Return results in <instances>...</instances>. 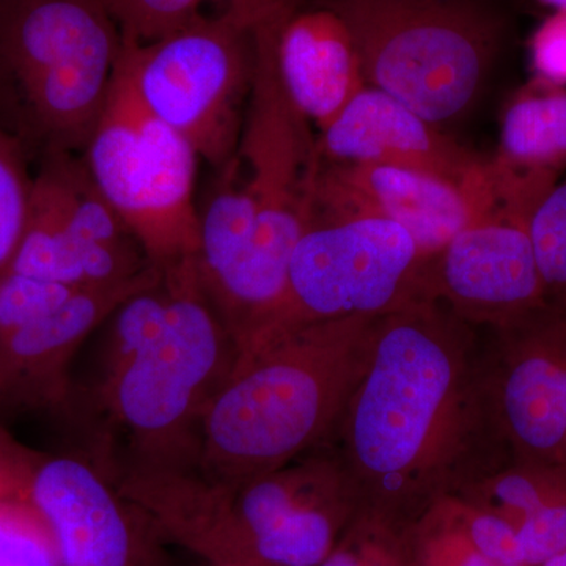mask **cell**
<instances>
[{
	"label": "cell",
	"mask_w": 566,
	"mask_h": 566,
	"mask_svg": "<svg viewBox=\"0 0 566 566\" xmlns=\"http://www.w3.org/2000/svg\"><path fill=\"white\" fill-rule=\"evenodd\" d=\"M479 329L436 300L375 319L370 359L331 444L363 512L394 531L512 461L488 403Z\"/></svg>",
	"instance_id": "6da1fadb"
},
{
	"label": "cell",
	"mask_w": 566,
	"mask_h": 566,
	"mask_svg": "<svg viewBox=\"0 0 566 566\" xmlns=\"http://www.w3.org/2000/svg\"><path fill=\"white\" fill-rule=\"evenodd\" d=\"M376 318L303 324L245 344L200 419L193 468L237 485L331 444L370 359Z\"/></svg>",
	"instance_id": "7a4b0ae2"
},
{
	"label": "cell",
	"mask_w": 566,
	"mask_h": 566,
	"mask_svg": "<svg viewBox=\"0 0 566 566\" xmlns=\"http://www.w3.org/2000/svg\"><path fill=\"white\" fill-rule=\"evenodd\" d=\"M285 17L255 28V73L243 132L237 151L219 169L243 192L255 223L243 266L216 305L238 348L277 307L294 248L314 221L318 144L275 65V31Z\"/></svg>",
	"instance_id": "3957f363"
},
{
	"label": "cell",
	"mask_w": 566,
	"mask_h": 566,
	"mask_svg": "<svg viewBox=\"0 0 566 566\" xmlns=\"http://www.w3.org/2000/svg\"><path fill=\"white\" fill-rule=\"evenodd\" d=\"M123 39L104 0H3L0 125L44 153L82 155Z\"/></svg>",
	"instance_id": "277c9868"
},
{
	"label": "cell",
	"mask_w": 566,
	"mask_h": 566,
	"mask_svg": "<svg viewBox=\"0 0 566 566\" xmlns=\"http://www.w3.org/2000/svg\"><path fill=\"white\" fill-rule=\"evenodd\" d=\"M363 512L333 444L237 485L189 471L175 488V526L226 566H316Z\"/></svg>",
	"instance_id": "5b68a950"
},
{
	"label": "cell",
	"mask_w": 566,
	"mask_h": 566,
	"mask_svg": "<svg viewBox=\"0 0 566 566\" xmlns=\"http://www.w3.org/2000/svg\"><path fill=\"white\" fill-rule=\"evenodd\" d=\"M159 271L170 290L166 323L96 390L112 428L128 439L125 465L193 464L200 419L240 354L196 256Z\"/></svg>",
	"instance_id": "8992f818"
},
{
	"label": "cell",
	"mask_w": 566,
	"mask_h": 566,
	"mask_svg": "<svg viewBox=\"0 0 566 566\" xmlns=\"http://www.w3.org/2000/svg\"><path fill=\"white\" fill-rule=\"evenodd\" d=\"M359 52L368 87L444 129L475 106L504 41L479 0H329Z\"/></svg>",
	"instance_id": "52a82bcc"
},
{
	"label": "cell",
	"mask_w": 566,
	"mask_h": 566,
	"mask_svg": "<svg viewBox=\"0 0 566 566\" xmlns=\"http://www.w3.org/2000/svg\"><path fill=\"white\" fill-rule=\"evenodd\" d=\"M81 156L153 266L164 270L196 256L199 156L148 109L123 48L102 117Z\"/></svg>",
	"instance_id": "ba28073f"
},
{
	"label": "cell",
	"mask_w": 566,
	"mask_h": 566,
	"mask_svg": "<svg viewBox=\"0 0 566 566\" xmlns=\"http://www.w3.org/2000/svg\"><path fill=\"white\" fill-rule=\"evenodd\" d=\"M255 28L238 11L200 14L147 44L123 41L148 109L221 169L240 144L255 73Z\"/></svg>",
	"instance_id": "9c48e42d"
},
{
	"label": "cell",
	"mask_w": 566,
	"mask_h": 566,
	"mask_svg": "<svg viewBox=\"0 0 566 566\" xmlns=\"http://www.w3.org/2000/svg\"><path fill=\"white\" fill-rule=\"evenodd\" d=\"M423 262L411 234L397 223L314 221L294 248L282 300L245 344L303 324L381 316L423 300Z\"/></svg>",
	"instance_id": "30bf717a"
},
{
	"label": "cell",
	"mask_w": 566,
	"mask_h": 566,
	"mask_svg": "<svg viewBox=\"0 0 566 566\" xmlns=\"http://www.w3.org/2000/svg\"><path fill=\"white\" fill-rule=\"evenodd\" d=\"M483 342L488 403L510 458L566 468V314L545 304Z\"/></svg>",
	"instance_id": "8fae6325"
},
{
	"label": "cell",
	"mask_w": 566,
	"mask_h": 566,
	"mask_svg": "<svg viewBox=\"0 0 566 566\" xmlns=\"http://www.w3.org/2000/svg\"><path fill=\"white\" fill-rule=\"evenodd\" d=\"M495 182V181H494ZM534 208L499 191L436 255L424 260L420 292L476 327L502 326L545 305L528 219Z\"/></svg>",
	"instance_id": "7c38bea8"
},
{
	"label": "cell",
	"mask_w": 566,
	"mask_h": 566,
	"mask_svg": "<svg viewBox=\"0 0 566 566\" xmlns=\"http://www.w3.org/2000/svg\"><path fill=\"white\" fill-rule=\"evenodd\" d=\"M494 197L488 158L464 185L400 167L319 161L314 221L381 219L397 223L411 234L427 260L453 240Z\"/></svg>",
	"instance_id": "4fadbf2b"
},
{
	"label": "cell",
	"mask_w": 566,
	"mask_h": 566,
	"mask_svg": "<svg viewBox=\"0 0 566 566\" xmlns=\"http://www.w3.org/2000/svg\"><path fill=\"white\" fill-rule=\"evenodd\" d=\"M319 161L400 167L464 185L486 158L374 87L348 103L316 136Z\"/></svg>",
	"instance_id": "5bb4252c"
},
{
	"label": "cell",
	"mask_w": 566,
	"mask_h": 566,
	"mask_svg": "<svg viewBox=\"0 0 566 566\" xmlns=\"http://www.w3.org/2000/svg\"><path fill=\"white\" fill-rule=\"evenodd\" d=\"M109 482L77 458H51L33 471L29 504L50 528L61 566H133L132 526Z\"/></svg>",
	"instance_id": "9a60e30c"
},
{
	"label": "cell",
	"mask_w": 566,
	"mask_h": 566,
	"mask_svg": "<svg viewBox=\"0 0 566 566\" xmlns=\"http://www.w3.org/2000/svg\"><path fill=\"white\" fill-rule=\"evenodd\" d=\"M274 55L286 95L318 133L367 87L352 33L331 7L286 14Z\"/></svg>",
	"instance_id": "2e32d148"
},
{
	"label": "cell",
	"mask_w": 566,
	"mask_h": 566,
	"mask_svg": "<svg viewBox=\"0 0 566 566\" xmlns=\"http://www.w3.org/2000/svg\"><path fill=\"white\" fill-rule=\"evenodd\" d=\"M153 266L132 281L87 286L52 314L0 337V367L17 381L44 386L48 394L62 395L63 371L74 353L118 305L132 294L158 281Z\"/></svg>",
	"instance_id": "e0dca14e"
},
{
	"label": "cell",
	"mask_w": 566,
	"mask_h": 566,
	"mask_svg": "<svg viewBox=\"0 0 566 566\" xmlns=\"http://www.w3.org/2000/svg\"><path fill=\"white\" fill-rule=\"evenodd\" d=\"M495 169L549 192L566 170V87L532 76L506 103Z\"/></svg>",
	"instance_id": "ac0fdd59"
},
{
	"label": "cell",
	"mask_w": 566,
	"mask_h": 566,
	"mask_svg": "<svg viewBox=\"0 0 566 566\" xmlns=\"http://www.w3.org/2000/svg\"><path fill=\"white\" fill-rule=\"evenodd\" d=\"M120 29L123 41L147 44L199 18L207 3L221 2L259 25L285 17L307 0H104Z\"/></svg>",
	"instance_id": "d6986e66"
},
{
	"label": "cell",
	"mask_w": 566,
	"mask_h": 566,
	"mask_svg": "<svg viewBox=\"0 0 566 566\" xmlns=\"http://www.w3.org/2000/svg\"><path fill=\"white\" fill-rule=\"evenodd\" d=\"M400 543L406 566H494L458 526L447 497L401 531Z\"/></svg>",
	"instance_id": "ffe728a7"
},
{
	"label": "cell",
	"mask_w": 566,
	"mask_h": 566,
	"mask_svg": "<svg viewBox=\"0 0 566 566\" xmlns=\"http://www.w3.org/2000/svg\"><path fill=\"white\" fill-rule=\"evenodd\" d=\"M25 150L24 142L0 125V277L17 256L31 212L33 177Z\"/></svg>",
	"instance_id": "44dd1931"
},
{
	"label": "cell",
	"mask_w": 566,
	"mask_h": 566,
	"mask_svg": "<svg viewBox=\"0 0 566 566\" xmlns=\"http://www.w3.org/2000/svg\"><path fill=\"white\" fill-rule=\"evenodd\" d=\"M545 303L566 314V181L554 186L528 219Z\"/></svg>",
	"instance_id": "7402d4cb"
},
{
	"label": "cell",
	"mask_w": 566,
	"mask_h": 566,
	"mask_svg": "<svg viewBox=\"0 0 566 566\" xmlns=\"http://www.w3.org/2000/svg\"><path fill=\"white\" fill-rule=\"evenodd\" d=\"M0 566H61L51 531L29 501L0 499Z\"/></svg>",
	"instance_id": "603a6c76"
},
{
	"label": "cell",
	"mask_w": 566,
	"mask_h": 566,
	"mask_svg": "<svg viewBox=\"0 0 566 566\" xmlns=\"http://www.w3.org/2000/svg\"><path fill=\"white\" fill-rule=\"evenodd\" d=\"M80 290L7 271L0 277V337L52 314Z\"/></svg>",
	"instance_id": "cb8c5ba5"
},
{
	"label": "cell",
	"mask_w": 566,
	"mask_h": 566,
	"mask_svg": "<svg viewBox=\"0 0 566 566\" xmlns=\"http://www.w3.org/2000/svg\"><path fill=\"white\" fill-rule=\"evenodd\" d=\"M316 566H406L400 532L360 512L329 556Z\"/></svg>",
	"instance_id": "d4e9b609"
},
{
	"label": "cell",
	"mask_w": 566,
	"mask_h": 566,
	"mask_svg": "<svg viewBox=\"0 0 566 566\" xmlns=\"http://www.w3.org/2000/svg\"><path fill=\"white\" fill-rule=\"evenodd\" d=\"M447 499L458 526L486 560L494 566H523L517 531L512 523L455 495Z\"/></svg>",
	"instance_id": "484cf974"
},
{
	"label": "cell",
	"mask_w": 566,
	"mask_h": 566,
	"mask_svg": "<svg viewBox=\"0 0 566 566\" xmlns=\"http://www.w3.org/2000/svg\"><path fill=\"white\" fill-rule=\"evenodd\" d=\"M521 564L542 566L566 551V494L547 502L516 528Z\"/></svg>",
	"instance_id": "4316f807"
},
{
	"label": "cell",
	"mask_w": 566,
	"mask_h": 566,
	"mask_svg": "<svg viewBox=\"0 0 566 566\" xmlns=\"http://www.w3.org/2000/svg\"><path fill=\"white\" fill-rule=\"evenodd\" d=\"M528 61L535 77L566 87V10L553 11L532 32Z\"/></svg>",
	"instance_id": "83f0119b"
},
{
	"label": "cell",
	"mask_w": 566,
	"mask_h": 566,
	"mask_svg": "<svg viewBox=\"0 0 566 566\" xmlns=\"http://www.w3.org/2000/svg\"><path fill=\"white\" fill-rule=\"evenodd\" d=\"M542 6L549 7L553 11L566 10V0H536Z\"/></svg>",
	"instance_id": "f1b7e54d"
},
{
	"label": "cell",
	"mask_w": 566,
	"mask_h": 566,
	"mask_svg": "<svg viewBox=\"0 0 566 566\" xmlns=\"http://www.w3.org/2000/svg\"><path fill=\"white\" fill-rule=\"evenodd\" d=\"M542 566H566V551L565 553L558 554V556L551 558L545 562Z\"/></svg>",
	"instance_id": "f546056e"
},
{
	"label": "cell",
	"mask_w": 566,
	"mask_h": 566,
	"mask_svg": "<svg viewBox=\"0 0 566 566\" xmlns=\"http://www.w3.org/2000/svg\"><path fill=\"white\" fill-rule=\"evenodd\" d=\"M3 0H0V6H2Z\"/></svg>",
	"instance_id": "4dcf8cb0"
}]
</instances>
